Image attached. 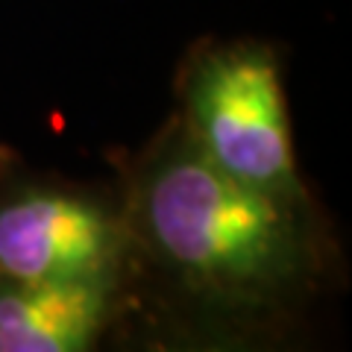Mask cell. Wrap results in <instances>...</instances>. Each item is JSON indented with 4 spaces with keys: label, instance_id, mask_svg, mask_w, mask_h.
<instances>
[{
    "label": "cell",
    "instance_id": "6da1fadb",
    "mask_svg": "<svg viewBox=\"0 0 352 352\" xmlns=\"http://www.w3.org/2000/svg\"><path fill=\"white\" fill-rule=\"evenodd\" d=\"M126 226L118 335L170 349L294 340L340 285L320 203H285L212 168L168 118L118 168Z\"/></svg>",
    "mask_w": 352,
    "mask_h": 352
},
{
    "label": "cell",
    "instance_id": "277c9868",
    "mask_svg": "<svg viewBox=\"0 0 352 352\" xmlns=\"http://www.w3.org/2000/svg\"><path fill=\"white\" fill-rule=\"evenodd\" d=\"M124 279L0 276V352H85L118 335Z\"/></svg>",
    "mask_w": 352,
    "mask_h": 352
},
{
    "label": "cell",
    "instance_id": "3957f363",
    "mask_svg": "<svg viewBox=\"0 0 352 352\" xmlns=\"http://www.w3.org/2000/svg\"><path fill=\"white\" fill-rule=\"evenodd\" d=\"M126 226L115 188L32 168L0 150V276L124 279Z\"/></svg>",
    "mask_w": 352,
    "mask_h": 352
},
{
    "label": "cell",
    "instance_id": "7a4b0ae2",
    "mask_svg": "<svg viewBox=\"0 0 352 352\" xmlns=\"http://www.w3.org/2000/svg\"><path fill=\"white\" fill-rule=\"evenodd\" d=\"M173 120L229 179L285 203H317L296 159L282 56L270 41H194L173 76Z\"/></svg>",
    "mask_w": 352,
    "mask_h": 352
}]
</instances>
